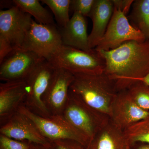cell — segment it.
Returning a JSON list of instances; mask_svg holds the SVG:
<instances>
[{"mask_svg":"<svg viewBox=\"0 0 149 149\" xmlns=\"http://www.w3.org/2000/svg\"><path fill=\"white\" fill-rule=\"evenodd\" d=\"M17 111L29 118L41 134L50 142L57 140H73L82 144L85 148L90 143V141L72 127L62 115L43 117L32 112L23 104Z\"/></svg>","mask_w":149,"mask_h":149,"instance_id":"7","label":"cell"},{"mask_svg":"<svg viewBox=\"0 0 149 149\" xmlns=\"http://www.w3.org/2000/svg\"><path fill=\"white\" fill-rule=\"evenodd\" d=\"M50 8L59 27H65L69 21V12L71 0H42Z\"/></svg>","mask_w":149,"mask_h":149,"instance_id":"22","label":"cell"},{"mask_svg":"<svg viewBox=\"0 0 149 149\" xmlns=\"http://www.w3.org/2000/svg\"><path fill=\"white\" fill-rule=\"evenodd\" d=\"M134 1L132 0H112L114 7L120 10L126 15Z\"/></svg>","mask_w":149,"mask_h":149,"instance_id":"26","label":"cell"},{"mask_svg":"<svg viewBox=\"0 0 149 149\" xmlns=\"http://www.w3.org/2000/svg\"><path fill=\"white\" fill-rule=\"evenodd\" d=\"M0 134L15 140L27 141L33 143L47 145L51 143L41 134L29 118L19 111L1 125Z\"/></svg>","mask_w":149,"mask_h":149,"instance_id":"13","label":"cell"},{"mask_svg":"<svg viewBox=\"0 0 149 149\" xmlns=\"http://www.w3.org/2000/svg\"><path fill=\"white\" fill-rule=\"evenodd\" d=\"M27 95L25 81L0 83V124H4L24 104Z\"/></svg>","mask_w":149,"mask_h":149,"instance_id":"14","label":"cell"},{"mask_svg":"<svg viewBox=\"0 0 149 149\" xmlns=\"http://www.w3.org/2000/svg\"><path fill=\"white\" fill-rule=\"evenodd\" d=\"M105 62L104 73L116 82L118 91L149 72V40H132L109 51H97Z\"/></svg>","mask_w":149,"mask_h":149,"instance_id":"1","label":"cell"},{"mask_svg":"<svg viewBox=\"0 0 149 149\" xmlns=\"http://www.w3.org/2000/svg\"><path fill=\"white\" fill-rule=\"evenodd\" d=\"M124 132L133 146L137 143L149 145V114L146 118L124 130Z\"/></svg>","mask_w":149,"mask_h":149,"instance_id":"20","label":"cell"},{"mask_svg":"<svg viewBox=\"0 0 149 149\" xmlns=\"http://www.w3.org/2000/svg\"><path fill=\"white\" fill-rule=\"evenodd\" d=\"M132 40L144 42L146 40L140 31L131 25L125 14L114 8L105 33L95 49L97 51L111 50Z\"/></svg>","mask_w":149,"mask_h":149,"instance_id":"9","label":"cell"},{"mask_svg":"<svg viewBox=\"0 0 149 149\" xmlns=\"http://www.w3.org/2000/svg\"><path fill=\"white\" fill-rule=\"evenodd\" d=\"M131 98L141 109L149 112V87L140 81H133L126 89Z\"/></svg>","mask_w":149,"mask_h":149,"instance_id":"21","label":"cell"},{"mask_svg":"<svg viewBox=\"0 0 149 149\" xmlns=\"http://www.w3.org/2000/svg\"><path fill=\"white\" fill-rule=\"evenodd\" d=\"M112 0H95L89 17L93 28L89 35V44L95 49L103 37L114 11Z\"/></svg>","mask_w":149,"mask_h":149,"instance_id":"16","label":"cell"},{"mask_svg":"<svg viewBox=\"0 0 149 149\" xmlns=\"http://www.w3.org/2000/svg\"><path fill=\"white\" fill-rule=\"evenodd\" d=\"M135 81H140L146 84L149 87V72L145 77H142V78H139V79H136L134 80Z\"/></svg>","mask_w":149,"mask_h":149,"instance_id":"29","label":"cell"},{"mask_svg":"<svg viewBox=\"0 0 149 149\" xmlns=\"http://www.w3.org/2000/svg\"><path fill=\"white\" fill-rule=\"evenodd\" d=\"M56 68H63L73 74L104 73V60L94 49L90 52L62 45L48 61Z\"/></svg>","mask_w":149,"mask_h":149,"instance_id":"5","label":"cell"},{"mask_svg":"<svg viewBox=\"0 0 149 149\" xmlns=\"http://www.w3.org/2000/svg\"><path fill=\"white\" fill-rule=\"evenodd\" d=\"M33 20L15 5L0 11V63L12 51L22 47Z\"/></svg>","mask_w":149,"mask_h":149,"instance_id":"3","label":"cell"},{"mask_svg":"<svg viewBox=\"0 0 149 149\" xmlns=\"http://www.w3.org/2000/svg\"><path fill=\"white\" fill-rule=\"evenodd\" d=\"M95 1V0H72L70 3V7L74 12L79 13L85 17H89Z\"/></svg>","mask_w":149,"mask_h":149,"instance_id":"24","label":"cell"},{"mask_svg":"<svg viewBox=\"0 0 149 149\" xmlns=\"http://www.w3.org/2000/svg\"><path fill=\"white\" fill-rule=\"evenodd\" d=\"M124 131L109 122L96 134L85 149H132Z\"/></svg>","mask_w":149,"mask_h":149,"instance_id":"17","label":"cell"},{"mask_svg":"<svg viewBox=\"0 0 149 149\" xmlns=\"http://www.w3.org/2000/svg\"><path fill=\"white\" fill-rule=\"evenodd\" d=\"M74 78V74L70 71L56 68L54 75L42 98L51 116L63 114Z\"/></svg>","mask_w":149,"mask_h":149,"instance_id":"11","label":"cell"},{"mask_svg":"<svg viewBox=\"0 0 149 149\" xmlns=\"http://www.w3.org/2000/svg\"><path fill=\"white\" fill-rule=\"evenodd\" d=\"M45 59L32 51L17 48L11 51L0 63L1 82L24 81L37 65Z\"/></svg>","mask_w":149,"mask_h":149,"instance_id":"10","label":"cell"},{"mask_svg":"<svg viewBox=\"0 0 149 149\" xmlns=\"http://www.w3.org/2000/svg\"><path fill=\"white\" fill-rule=\"evenodd\" d=\"M51 143L55 149H85L82 144L73 140H57Z\"/></svg>","mask_w":149,"mask_h":149,"instance_id":"25","label":"cell"},{"mask_svg":"<svg viewBox=\"0 0 149 149\" xmlns=\"http://www.w3.org/2000/svg\"><path fill=\"white\" fill-rule=\"evenodd\" d=\"M31 149H55L52 143L47 145H42L40 144L32 143Z\"/></svg>","mask_w":149,"mask_h":149,"instance_id":"27","label":"cell"},{"mask_svg":"<svg viewBox=\"0 0 149 149\" xmlns=\"http://www.w3.org/2000/svg\"><path fill=\"white\" fill-rule=\"evenodd\" d=\"M32 143L18 141L0 134V149H31Z\"/></svg>","mask_w":149,"mask_h":149,"instance_id":"23","label":"cell"},{"mask_svg":"<svg viewBox=\"0 0 149 149\" xmlns=\"http://www.w3.org/2000/svg\"><path fill=\"white\" fill-rule=\"evenodd\" d=\"M59 30L63 45L85 52H90L94 49L89 46L85 17L79 13H73L66 26Z\"/></svg>","mask_w":149,"mask_h":149,"instance_id":"15","label":"cell"},{"mask_svg":"<svg viewBox=\"0 0 149 149\" xmlns=\"http://www.w3.org/2000/svg\"><path fill=\"white\" fill-rule=\"evenodd\" d=\"M56 68L46 59L40 62L24 81L27 95L23 105L35 114L43 117H50L42 101V97L49 87Z\"/></svg>","mask_w":149,"mask_h":149,"instance_id":"6","label":"cell"},{"mask_svg":"<svg viewBox=\"0 0 149 149\" xmlns=\"http://www.w3.org/2000/svg\"><path fill=\"white\" fill-rule=\"evenodd\" d=\"M14 5L22 11L34 17L38 23L44 24H54L51 14L40 4L38 0H14Z\"/></svg>","mask_w":149,"mask_h":149,"instance_id":"19","label":"cell"},{"mask_svg":"<svg viewBox=\"0 0 149 149\" xmlns=\"http://www.w3.org/2000/svg\"><path fill=\"white\" fill-rule=\"evenodd\" d=\"M133 145V148L134 149H149V144L144 143H137Z\"/></svg>","mask_w":149,"mask_h":149,"instance_id":"28","label":"cell"},{"mask_svg":"<svg viewBox=\"0 0 149 149\" xmlns=\"http://www.w3.org/2000/svg\"><path fill=\"white\" fill-rule=\"evenodd\" d=\"M127 17L130 24L149 40V0H136Z\"/></svg>","mask_w":149,"mask_h":149,"instance_id":"18","label":"cell"},{"mask_svg":"<svg viewBox=\"0 0 149 149\" xmlns=\"http://www.w3.org/2000/svg\"><path fill=\"white\" fill-rule=\"evenodd\" d=\"M62 115L90 142L110 120L109 116L88 106L70 89Z\"/></svg>","mask_w":149,"mask_h":149,"instance_id":"4","label":"cell"},{"mask_svg":"<svg viewBox=\"0 0 149 149\" xmlns=\"http://www.w3.org/2000/svg\"><path fill=\"white\" fill-rule=\"evenodd\" d=\"M149 114V112L135 104L125 89L117 93L111 107L109 118L112 123L124 131Z\"/></svg>","mask_w":149,"mask_h":149,"instance_id":"12","label":"cell"},{"mask_svg":"<svg viewBox=\"0 0 149 149\" xmlns=\"http://www.w3.org/2000/svg\"><path fill=\"white\" fill-rule=\"evenodd\" d=\"M62 45L60 30L55 24H40L33 19L21 48L48 61Z\"/></svg>","mask_w":149,"mask_h":149,"instance_id":"8","label":"cell"},{"mask_svg":"<svg viewBox=\"0 0 149 149\" xmlns=\"http://www.w3.org/2000/svg\"><path fill=\"white\" fill-rule=\"evenodd\" d=\"M74 74L70 90L88 106L109 117L112 103L119 92L115 80L104 72Z\"/></svg>","mask_w":149,"mask_h":149,"instance_id":"2","label":"cell"}]
</instances>
